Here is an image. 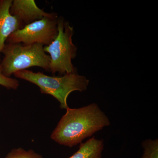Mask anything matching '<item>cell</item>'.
Segmentation results:
<instances>
[{
  "label": "cell",
  "mask_w": 158,
  "mask_h": 158,
  "mask_svg": "<svg viewBox=\"0 0 158 158\" xmlns=\"http://www.w3.org/2000/svg\"><path fill=\"white\" fill-rule=\"evenodd\" d=\"M66 110L51 136L61 145L73 147L110 125L109 118L97 104Z\"/></svg>",
  "instance_id": "1"
},
{
  "label": "cell",
  "mask_w": 158,
  "mask_h": 158,
  "mask_svg": "<svg viewBox=\"0 0 158 158\" xmlns=\"http://www.w3.org/2000/svg\"><path fill=\"white\" fill-rule=\"evenodd\" d=\"M13 75L15 77L37 85L41 93L54 97L60 103V108L65 110L69 108L67 99L70 94L74 91H85L89 83V80L86 77L80 75L77 72L66 73L63 76L58 77L25 69Z\"/></svg>",
  "instance_id": "2"
},
{
  "label": "cell",
  "mask_w": 158,
  "mask_h": 158,
  "mask_svg": "<svg viewBox=\"0 0 158 158\" xmlns=\"http://www.w3.org/2000/svg\"><path fill=\"white\" fill-rule=\"evenodd\" d=\"M44 48V46L39 44H6L2 52L4 56L0 63L3 74L11 77L17 72L34 66L49 71L50 58Z\"/></svg>",
  "instance_id": "3"
},
{
  "label": "cell",
  "mask_w": 158,
  "mask_h": 158,
  "mask_svg": "<svg viewBox=\"0 0 158 158\" xmlns=\"http://www.w3.org/2000/svg\"><path fill=\"white\" fill-rule=\"evenodd\" d=\"M58 30L56 38L49 45L44 48L50 58L49 71L53 74L76 73L77 69L72 63V60L77 56V50L73 42V27L63 17H59Z\"/></svg>",
  "instance_id": "4"
},
{
  "label": "cell",
  "mask_w": 158,
  "mask_h": 158,
  "mask_svg": "<svg viewBox=\"0 0 158 158\" xmlns=\"http://www.w3.org/2000/svg\"><path fill=\"white\" fill-rule=\"evenodd\" d=\"M57 14L25 26L10 35L6 44L19 43L24 45L39 44L46 46L55 40L58 33Z\"/></svg>",
  "instance_id": "5"
},
{
  "label": "cell",
  "mask_w": 158,
  "mask_h": 158,
  "mask_svg": "<svg viewBox=\"0 0 158 158\" xmlns=\"http://www.w3.org/2000/svg\"><path fill=\"white\" fill-rule=\"evenodd\" d=\"M10 12L19 20L23 27L43 18L52 17L57 14L44 11L37 6L34 0H13Z\"/></svg>",
  "instance_id": "6"
},
{
  "label": "cell",
  "mask_w": 158,
  "mask_h": 158,
  "mask_svg": "<svg viewBox=\"0 0 158 158\" xmlns=\"http://www.w3.org/2000/svg\"><path fill=\"white\" fill-rule=\"evenodd\" d=\"M13 0H0V62L6 40L14 32L23 26L17 18L11 15L10 9Z\"/></svg>",
  "instance_id": "7"
},
{
  "label": "cell",
  "mask_w": 158,
  "mask_h": 158,
  "mask_svg": "<svg viewBox=\"0 0 158 158\" xmlns=\"http://www.w3.org/2000/svg\"><path fill=\"white\" fill-rule=\"evenodd\" d=\"M104 141L93 137L81 143L78 150L69 158H102Z\"/></svg>",
  "instance_id": "8"
},
{
  "label": "cell",
  "mask_w": 158,
  "mask_h": 158,
  "mask_svg": "<svg viewBox=\"0 0 158 158\" xmlns=\"http://www.w3.org/2000/svg\"><path fill=\"white\" fill-rule=\"evenodd\" d=\"M144 149V154L141 158H158V140L147 139L142 142Z\"/></svg>",
  "instance_id": "9"
},
{
  "label": "cell",
  "mask_w": 158,
  "mask_h": 158,
  "mask_svg": "<svg viewBox=\"0 0 158 158\" xmlns=\"http://www.w3.org/2000/svg\"><path fill=\"white\" fill-rule=\"evenodd\" d=\"M6 158H43L40 155L34 151H26L21 148L12 150L6 156Z\"/></svg>",
  "instance_id": "10"
},
{
  "label": "cell",
  "mask_w": 158,
  "mask_h": 158,
  "mask_svg": "<svg viewBox=\"0 0 158 158\" xmlns=\"http://www.w3.org/2000/svg\"><path fill=\"white\" fill-rule=\"evenodd\" d=\"M0 85L9 90H15L19 87V82L16 79L8 77L2 73V65L0 64Z\"/></svg>",
  "instance_id": "11"
}]
</instances>
